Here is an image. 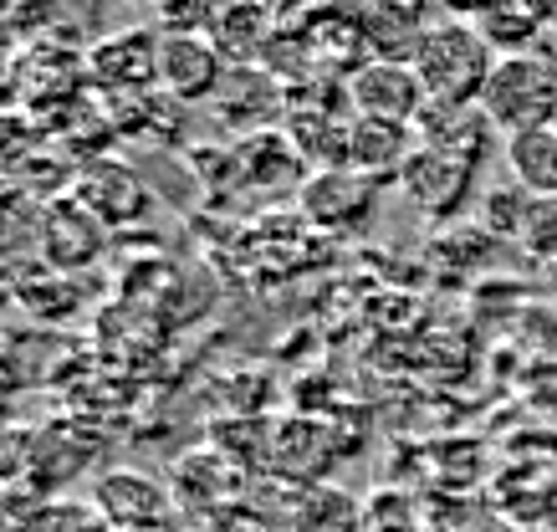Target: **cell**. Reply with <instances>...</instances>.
Wrapping results in <instances>:
<instances>
[{
    "mask_svg": "<svg viewBox=\"0 0 557 532\" xmlns=\"http://www.w3.org/2000/svg\"><path fill=\"white\" fill-rule=\"evenodd\" d=\"M502 57L491 52V41L475 32L471 21H435V32L424 36L414 72H420L430 103H475L486 92L491 72Z\"/></svg>",
    "mask_w": 557,
    "mask_h": 532,
    "instance_id": "obj_1",
    "label": "cell"
},
{
    "mask_svg": "<svg viewBox=\"0 0 557 532\" xmlns=\"http://www.w3.org/2000/svg\"><path fill=\"white\" fill-rule=\"evenodd\" d=\"M481 113L502 134H532V128H557V62L537 52L502 57L481 92Z\"/></svg>",
    "mask_w": 557,
    "mask_h": 532,
    "instance_id": "obj_2",
    "label": "cell"
},
{
    "mask_svg": "<svg viewBox=\"0 0 557 532\" xmlns=\"http://www.w3.org/2000/svg\"><path fill=\"white\" fill-rule=\"evenodd\" d=\"M36 257L47 261L51 272H87L92 261L108 251V225L98 210H87L77 195H51L47 206L36 210Z\"/></svg>",
    "mask_w": 557,
    "mask_h": 532,
    "instance_id": "obj_3",
    "label": "cell"
},
{
    "mask_svg": "<svg viewBox=\"0 0 557 532\" xmlns=\"http://www.w3.org/2000/svg\"><path fill=\"white\" fill-rule=\"evenodd\" d=\"M287 108H292V92L287 83L267 67H231L220 92L210 98V113H215L220 128H231L236 138H256V134H271L287 123Z\"/></svg>",
    "mask_w": 557,
    "mask_h": 532,
    "instance_id": "obj_4",
    "label": "cell"
},
{
    "mask_svg": "<svg viewBox=\"0 0 557 532\" xmlns=\"http://www.w3.org/2000/svg\"><path fill=\"white\" fill-rule=\"evenodd\" d=\"M307 180H312V170H307V159L292 149V138L282 128L256 138H236V149H231V185L246 189L251 200L302 195Z\"/></svg>",
    "mask_w": 557,
    "mask_h": 532,
    "instance_id": "obj_5",
    "label": "cell"
},
{
    "mask_svg": "<svg viewBox=\"0 0 557 532\" xmlns=\"http://www.w3.org/2000/svg\"><path fill=\"white\" fill-rule=\"evenodd\" d=\"M388 185H379V180H369V174L348 170V164H338V170H312V180L302 185V195H297V206H302V215L312 225H322V231H363V225L373 221V210H379V195H384Z\"/></svg>",
    "mask_w": 557,
    "mask_h": 532,
    "instance_id": "obj_6",
    "label": "cell"
},
{
    "mask_svg": "<svg viewBox=\"0 0 557 532\" xmlns=\"http://www.w3.org/2000/svg\"><path fill=\"white\" fill-rule=\"evenodd\" d=\"M348 103H354V119H384V123H420L430 92H424L420 72L409 62H358L348 72Z\"/></svg>",
    "mask_w": 557,
    "mask_h": 532,
    "instance_id": "obj_7",
    "label": "cell"
},
{
    "mask_svg": "<svg viewBox=\"0 0 557 532\" xmlns=\"http://www.w3.org/2000/svg\"><path fill=\"white\" fill-rule=\"evenodd\" d=\"M87 83L102 98H134L159 87V32H119L87 47Z\"/></svg>",
    "mask_w": 557,
    "mask_h": 532,
    "instance_id": "obj_8",
    "label": "cell"
},
{
    "mask_svg": "<svg viewBox=\"0 0 557 532\" xmlns=\"http://www.w3.org/2000/svg\"><path fill=\"white\" fill-rule=\"evenodd\" d=\"M72 195L83 200L87 210H98L108 231H123V225H138L149 215V185L134 164H123L113 154H92L72 180Z\"/></svg>",
    "mask_w": 557,
    "mask_h": 532,
    "instance_id": "obj_9",
    "label": "cell"
},
{
    "mask_svg": "<svg viewBox=\"0 0 557 532\" xmlns=\"http://www.w3.org/2000/svg\"><path fill=\"white\" fill-rule=\"evenodd\" d=\"M231 62L215 52L210 36H159V87L185 108H210Z\"/></svg>",
    "mask_w": 557,
    "mask_h": 532,
    "instance_id": "obj_10",
    "label": "cell"
},
{
    "mask_svg": "<svg viewBox=\"0 0 557 532\" xmlns=\"http://www.w3.org/2000/svg\"><path fill=\"white\" fill-rule=\"evenodd\" d=\"M420 154V134L414 123H384V119H354V134H348V170L369 174L379 185H399L405 164Z\"/></svg>",
    "mask_w": 557,
    "mask_h": 532,
    "instance_id": "obj_11",
    "label": "cell"
},
{
    "mask_svg": "<svg viewBox=\"0 0 557 532\" xmlns=\"http://www.w3.org/2000/svg\"><path fill=\"white\" fill-rule=\"evenodd\" d=\"M471 180H475V164L435 154V149H420V154L405 164V174H399V189H405L420 210H430V215L445 221V215H456V210L471 200Z\"/></svg>",
    "mask_w": 557,
    "mask_h": 532,
    "instance_id": "obj_12",
    "label": "cell"
},
{
    "mask_svg": "<svg viewBox=\"0 0 557 532\" xmlns=\"http://www.w3.org/2000/svg\"><path fill=\"white\" fill-rule=\"evenodd\" d=\"M430 32H435V21H424V11L409 5V0H373L369 11L358 16V36H363L369 57H379V62H409L414 67V57H420Z\"/></svg>",
    "mask_w": 557,
    "mask_h": 532,
    "instance_id": "obj_13",
    "label": "cell"
},
{
    "mask_svg": "<svg viewBox=\"0 0 557 532\" xmlns=\"http://www.w3.org/2000/svg\"><path fill=\"white\" fill-rule=\"evenodd\" d=\"M271 36H276V16H271L267 0H220L210 41L231 67H261Z\"/></svg>",
    "mask_w": 557,
    "mask_h": 532,
    "instance_id": "obj_14",
    "label": "cell"
},
{
    "mask_svg": "<svg viewBox=\"0 0 557 532\" xmlns=\"http://www.w3.org/2000/svg\"><path fill=\"white\" fill-rule=\"evenodd\" d=\"M414 134H420V149H435V154L481 164L486 138H491V119L475 103H424Z\"/></svg>",
    "mask_w": 557,
    "mask_h": 532,
    "instance_id": "obj_15",
    "label": "cell"
},
{
    "mask_svg": "<svg viewBox=\"0 0 557 532\" xmlns=\"http://www.w3.org/2000/svg\"><path fill=\"white\" fill-rule=\"evenodd\" d=\"M98 507L108 512V522H119V528H159V522H170V497H164V486L149 477H138V471H113V477H102Z\"/></svg>",
    "mask_w": 557,
    "mask_h": 532,
    "instance_id": "obj_16",
    "label": "cell"
},
{
    "mask_svg": "<svg viewBox=\"0 0 557 532\" xmlns=\"http://www.w3.org/2000/svg\"><path fill=\"white\" fill-rule=\"evenodd\" d=\"M507 164L517 185L537 200H557V128H532V134L507 138Z\"/></svg>",
    "mask_w": 557,
    "mask_h": 532,
    "instance_id": "obj_17",
    "label": "cell"
},
{
    "mask_svg": "<svg viewBox=\"0 0 557 532\" xmlns=\"http://www.w3.org/2000/svg\"><path fill=\"white\" fill-rule=\"evenodd\" d=\"M475 32L491 41V52L502 57H522L532 47V36L542 32V16L527 5V0H486L481 5V21Z\"/></svg>",
    "mask_w": 557,
    "mask_h": 532,
    "instance_id": "obj_18",
    "label": "cell"
},
{
    "mask_svg": "<svg viewBox=\"0 0 557 532\" xmlns=\"http://www.w3.org/2000/svg\"><path fill=\"white\" fill-rule=\"evenodd\" d=\"M225 481H231V466H225V456L220 450H195V456H185V461L174 466V497L185 502V507H195V512H205V507H215L220 497H225Z\"/></svg>",
    "mask_w": 557,
    "mask_h": 532,
    "instance_id": "obj_19",
    "label": "cell"
},
{
    "mask_svg": "<svg viewBox=\"0 0 557 532\" xmlns=\"http://www.w3.org/2000/svg\"><path fill=\"white\" fill-rule=\"evenodd\" d=\"M159 36H210L220 0H149Z\"/></svg>",
    "mask_w": 557,
    "mask_h": 532,
    "instance_id": "obj_20",
    "label": "cell"
},
{
    "mask_svg": "<svg viewBox=\"0 0 557 532\" xmlns=\"http://www.w3.org/2000/svg\"><path fill=\"white\" fill-rule=\"evenodd\" d=\"M517 240H522L532 257L557 261V200H532L527 225H522V236H517Z\"/></svg>",
    "mask_w": 557,
    "mask_h": 532,
    "instance_id": "obj_21",
    "label": "cell"
},
{
    "mask_svg": "<svg viewBox=\"0 0 557 532\" xmlns=\"http://www.w3.org/2000/svg\"><path fill=\"white\" fill-rule=\"evenodd\" d=\"M11 11H16V5H11V0H0V36H5V26H11Z\"/></svg>",
    "mask_w": 557,
    "mask_h": 532,
    "instance_id": "obj_22",
    "label": "cell"
},
{
    "mask_svg": "<svg viewBox=\"0 0 557 532\" xmlns=\"http://www.w3.org/2000/svg\"><path fill=\"white\" fill-rule=\"evenodd\" d=\"M5 72H11V52H5V41H0V83H5Z\"/></svg>",
    "mask_w": 557,
    "mask_h": 532,
    "instance_id": "obj_23",
    "label": "cell"
}]
</instances>
